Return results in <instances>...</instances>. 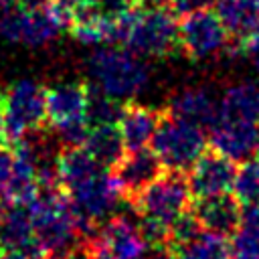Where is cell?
<instances>
[{
	"mask_svg": "<svg viewBox=\"0 0 259 259\" xmlns=\"http://www.w3.org/2000/svg\"><path fill=\"white\" fill-rule=\"evenodd\" d=\"M136 4L138 0H87V10L109 20H119L134 12Z\"/></svg>",
	"mask_w": 259,
	"mask_h": 259,
	"instance_id": "cell-25",
	"label": "cell"
},
{
	"mask_svg": "<svg viewBox=\"0 0 259 259\" xmlns=\"http://www.w3.org/2000/svg\"><path fill=\"white\" fill-rule=\"evenodd\" d=\"M210 144L235 162L249 160L259 154V123L219 117L210 125Z\"/></svg>",
	"mask_w": 259,
	"mask_h": 259,
	"instance_id": "cell-12",
	"label": "cell"
},
{
	"mask_svg": "<svg viewBox=\"0 0 259 259\" xmlns=\"http://www.w3.org/2000/svg\"><path fill=\"white\" fill-rule=\"evenodd\" d=\"M227 28L217 12H194L180 22V47L188 59H206L227 47Z\"/></svg>",
	"mask_w": 259,
	"mask_h": 259,
	"instance_id": "cell-8",
	"label": "cell"
},
{
	"mask_svg": "<svg viewBox=\"0 0 259 259\" xmlns=\"http://www.w3.org/2000/svg\"><path fill=\"white\" fill-rule=\"evenodd\" d=\"M253 2H255V4H257V6H259V0H253Z\"/></svg>",
	"mask_w": 259,
	"mask_h": 259,
	"instance_id": "cell-35",
	"label": "cell"
},
{
	"mask_svg": "<svg viewBox=\"0 0 259 259\" xmlns=\"http://www.w3.org/2000/svg\"><path fill=\"white\" fill-rule=\"evenodd\" d=\"M219 117L259 123V85L245 81L227 87L219 99Z\"/></svg>",
	"mask_w": 259,
	"mask_h": 259,
	"instance_id": "cell-17",
	"label": "cell"
},
{
	"mask_svg": "<svg viewBox=\"0 0 259 259\" xmlns=\"http://www.w3.org/2000/svg\"><path fill=\"white\" fill-rule=\"evenodd\" d=\"M172 253H176V259H231V245L227 243V237L202 231Z\"/></svg>",
	"mask_w": 259,
	"mask_h": 259,
	"instance_id": "cell-21",
	"label": "cell"
},
{
	"mask_svg": "<svg viewBox=\"0 0 259 259\" xmlns=\"http://www.w3.org/2000/svg\"><path fill=\"white\" fill-rule=\"evenodd\" d=\"M14 4V0H0V6H10Z\"/></svg>",
	"mask_w": 259,
	"mask_h": 259,
	"instance_id": "cell-33",
	"label": "cell"
},
{
	"mask_svg": "<svg viewBox=\"0 0 259 259\" xmlns=\"http://www.w3.org/2000/svg\"><path fill=\"white\" fill-rule=\"evenodd\" d=\"M0 259H30L24 251H18V249H4L0 253Z\"/></svg>",
	"mask_w": 259,
	"mask_h": 259,
	"instance_id": "cell-30",
	"label": "cell"
},
{
	"mask_svg": "<svg viewBox=\"0 0 259 259\" xmlns=\"http://www.w3.org/2000/svg\"><path fill=\"white\" fill-rule=\"evenodd\" d=\"M164 174V166L154 150H132L113 166V178L127 200H134L144 188Z\"/></svg>",
	"mask_w": 259,
	"mask_h": 259,
	"instance_id": "cell-11",
	"label": "cell"
},
{
	"mask_svg": "<svg viewBox=\"0 0 259 259\" xmlns=\"http://www.w3.org/2000/svg\"><path fill=\"white\" fill-rule=\"evenodd\" d=\"M206 138L200 125L190 123L164 111L158 130L152 138V150L160 158L162 166L172 172L190 170V166L204 154Z\"/></svg>",
	"mask_w": 259,
	"mask_h": 259,
	"instance_id": "cell-5",
	"label": "cell"
},
{
	"mask_svg": "<svg viewBox=\"0 0 259 259\" xmlns=\"http://www.w3.org/2000/svg\"><path fill=\"white\" fill-rule=\"evenodd\" d=\"M164 111L166 109H154V107L132 105V103L123 105L117 127H119V134L123 138V146L127 152L142 150L152 142Z\"/></svg>",
	"mask_w": 259,
	"mask_h": 259,
	"instance_id": "cell-15",
	"label": "cell"
},
{
	"mask_svg": "<svg viewBox=\"0 0 259 259\" xmlns=\"http://www.w3.org/2000/svg\"><path fill=\"white\" fill-rule=\"evenodd\" d=\"M83 247L91 259H142L148 243L140 223L127 214H113L85 237Z\"/></svg>",
	"mask_w": 259,
	"mask_h": 259,
	"instance_id": "cell-7",
	"label": "cell"
},
{
	"mask_svg": "<svg viewBox=\"0 0 259 259\" xmlns=\"http://www.w3.org/2000/svg\"><path fill=\"white\" fill-rule=\"evenodd\" d=\"M123 42L140 57H166L180 45V24L164 6L136 8L123 16Z\"/></svg>",
	"mask_w": 259,
	"mask_h": 259,
	"instance_id": "cell-3",
	"label": "cell"
},
{
	"mask_svg": "<svg viewBox=\"0 0 259 259\" xmlns=\"http://www.w3.org/2000/svg\"><path fill=\"white\" fill-rule=\"evenodd\" d=\"M190 200L192 192L188 178H184L182 172L168 170V174L164 172L130 202L136 206L138 217L170 227L182 212L188 210Z\"/></svg>",
	"mask_w": 259,
	"mask_h": 259,
	"instance_id": "cell-6",
	"label": "cell"
},
{
	"mask_svg": "<svg viewBox=\"0 0 259 259\" xmlns=\"http://www.w3.org/2000/svg\"><path fill=\"white\" fill-rule=\"evenodd\" d=\"M12 170H14V152L4 142H0V200H4Z\"/></svg>",
	"mask_w": 259,
	"mask_h": 259,
	"instance_id": "cell-26",
	"label": "cell"
},
{
	"mask_svg": "<svg viewBox=\"0 0 259 259\" xmlns=\"http://www.w3.org/2000/svg\"><path fill=\"white\" fill-rule=\"evenodd\" d=\"M123 105L121 101L105 95L97 87L89 85V105H87V121L89 125H111L121 117Z\"/></svg>",
	"mask_w": 259,
	"mask_h": 259,
	"instance_id": "cell-22",
	"label": "cell"
},
{
	"mask_svg": "<svg viewBox=\"0 0 259 259\" xmlns=\"http://www.w3.org/2000/svg\"><path fill=\"white\" fill-rule=\"evenodd\" d=\"M142 259H176V255H172V253L164 251V247H160V249H156V253H152L148 257H142Z\"/></svg>",
	"mask_w": 259,
	"mask_h": 259,
	"instance_id": "cell-31",
	"label": "cell"
},
{
	"mask_svg": "<svg viewBox=\"0 0 259 259\" xmlns=\"http://www.w3.org/2000/svg\"><path fill=\"white\" fill-rule=\"evenodd\" d=\"M45 259H91L89 253L85 251V247H73L67 251H59V253H51Z\"/></svg>",
	"mask_w": 259,
	"mask_h": 259,
	"instance_id": "cell-28",
	"label": "cell"
},
{
	"mask_svg": "<svg viewBox=\"0 0 259 259\" xmlns=\"http://www.w3.org/2000/svg\"><path fill=\"white\" fill-rule=\"evenodd\" d=\"M168 111L196 125H212L219 119V99L204 87H184L170 97Z\"/></svg>",
	"mask_w": 259,
	"mask_h": 259,
	"instance_id": "cell-14",
	"label": "cell"
},
{
	"mask_svg": "<svg viewBox=\"0 0 259 259\" xmlns=\"http://www.w3.org/2000/svg\"><path fill=\"white\" fill-rule=\"evenodd\" d=\"M140 2H144V4H148V6H166V4H170L172 0H140Z\"/></svg>",
	"mask_w": 259,
	"mask_h": 259,
	"instance_id": "cell-32",
	"label": "cell"
},
{
	"mask_svg": "<svg viewBox=\"0 0 259 259\" xmlns=\"http://www.w3.org/2000/svg\"><path fill=\"white\" fill-rule=\"evenodd\" d=\"M83 148L93 156V160L103 168H113L123 156V138L117 123L111 125H89Z\"/></svg>",
	"mask_w": 259,
	"mask_h": 259,
	"instance_id": "cell-18",
	"label": "cell"
},
{
	"mask_svg": "<svg viewBox=\"0 0 259 259\" xmlns=\"http://www.w3.org/2000/svg\"><path fill=\"white\" fill-rule=\"evenodd\" d=\"M257 156H259V154H257Z\"/></svg>",
	"mask_w": 259,
	"mask_h": 259,
	"instance_id": "cell-37",
	"label": "cell"
},
{
	"mask_svg": "<svg viewBox=\"0 0 259 259\" xmlns=\"http://www.w3.org/2000/svg\"><path fill=\"white\" fill-rule=\"evenodd\" d=\"M87 73L93 87L121 103L132 99L148 81V67L140 55L115 47L97 49L87 61Z\"/></svg>",
	"mask_w": 259,
	"mask_h": 259,
	"instance_id": "cell-2",
	"label": "cell"
},
{
	"mask_svg": "<svg viewBox=\"0 0 259 259\" xmlns=\"http://www.w3.org/2000/svg\"><path fill=\"white\" fill-rule=\"evenodd\" d=\"M231 237V259H259V204L243 206L241 225Z\"/></svg>",
	"mask_w": 259,
	"mask_h": 259,
	"instance_id": "cell-20",
	"label": "cell"
},
{
	"mask_svg": "<svg viewBox=\"0 0 259 259\" xmlns=\"http://www.w3.org/2000/svg\"><path fill=\"white\" fill-rule=\"evenodd\" d=\"M241 210L243 208L239 206V200L229 192H225V194L198 198L192 212L196 214L204 231L229 237L241 225Z\"/></svg>",
	"mask_w": 259,
	"mask_h": 259,
	"instance_id": "cell-13",
	"label": "cell"
},
{
	"mask_svg": "<svg viewBox=\"0 0 259 259\" xmlns=\"http://www.w3.org/2000/svg\"><path fill=\"white\" fill-rule=\"evenodd\" d=\"M6 144H18L47 121V89L34 79H18L2 91Z\"/></svg>",
	"mask_w": 259,
	"mask_h": 259,
	"instance_id": "cell-4",
	"label": "cell"
},
{
	"mask_svg": "<svg viewBox=\"0 0 259 259\" xmlns=\"http://www.w3.org/2000/svg\"><path fill=\"white\" fill-rule=\"evenodd\" d=\"M14 4H18L24 10H38V8H45L47 4H51V0H14Z\"/></svg>",
	"mask_w": 259,
	"mask_h": 259,
	"instance_id": "cell-29",
	"label": "cell"
},
{
	"mask_svg": "<svg viewBox=\"0 0 259 259\" xmlns=\"http://www.w3.org/2000/svg\"><path fill=\"white\" fill-rule=\"evenodd\" d=\"M217 16L237 38L259 28V6L253 0H217Z\"/></svg>",
	"mask_w": 259,
	"mask_h": 259,
	"instance_id": "cell-19",
	"label": "cell"
},
{
	"mask_svg": "<svg viewBox=\"0 0 259 259\" xmlns=\"http://www.w3.org/2000/svg\"><path fill=\"white\" fill-rule=\"evenodd\" d=\"M57 166H59V188L65 194L83 186L87 180H91L103 170V166H99L83 146L63 148L59 152Z\"/></svg>",
	"mask_w": 259,
	"mask_h": 259,
	"instance_id": "cell-16",
	"label": "cell"
},
{
	"mask_svg": "<svg viewBox=\"0 0 259 259\" xmlns=\"http://www.w3.org/2000/svg\"><path fill=\"white\" fill-rule=\"evenodd\" d=\"M233 192L243 204H259V156L255 160H247L237 170Z\"/></svg>",
	"mask_w": 259,
	"mask_h": 259,
	"instance_id": "cell-23",
	"label": "cell"
},
{
	"mask_svg": "<svg viewBox=\"0 0 259 259\" xmlns=\"http://www.w3.org/2000/svg\"><path fill=\"white\" fill-rule=\"evenodd\" d=\"M89 105V85L83 81H65L47 89V121L55 130L85 125Z\"/></svg>",
	"mask_w": 259,
	"mask_h": 259,
	"instance_id": "cell-9",
	"label": "cell"
},
{
	"mask_svg": "<svg viewBox=\"0 0 259 259\" xmlns=\"http://www.w3.org/2000/svg\"><path fill=\"white\" fill-rule=\"evenodd\" d=\"M202 225L198 223L196 214L194 212H182L172 225H170V241H168V247L170 251H176L178 247L190 243L194 237H198L202 233Z\"/></svg>",
	"mask_w": 259,
	"mask_h": 259,
	"instance_id": "cell-24",
	"label": "cell"
},
{
	"mask_svg": "<svg viewBox=\"0 0 259 259\" xmlns=\"http://www.w3.org/2000/svg\"><path fill=\"white\" fill-rule=\"evenodd\" d=\"M237 176L235 160L227 158L225 154L212 150L204 152L188 170V186L192 196L204 198L214 194H225L233 188Z\"/></svg>",
	"mask_w": 259,
	"mask_h": 259,
	"instance_id": "cell-10",
	"label": "cell"
},
{
	"mask_svg": "<svg viewBox=\"0 0 259 259\" xmlns=\"http://www.w3.org/2000/svg\"><path fill=\"white\" fill-rule=\"evenodd\" d=\"M172 4H174L176 14L188 16V14H194V12L208 10L210 6L217 4V0H172Z\"/></svg>",
	"mask_w": 259,
	"mask_h": 259,
	"instance_id": "cell-27",
	"label": "cell"
},
{
	"mask_svg": "<svg viewBox=\"0 0 259 259\" xmlns=\"http://www.w3.org/2000/svg\"><path fill=\"white\" fill-rule=\"evenodd\" d=\"M253 59V65L257 67V71H259V55H255V57H251Z\"/></svg>",
	"mask_w": 259,
	"mask_h": 259,
	"instance_id": "cell-34",
	"label": "cell"
},
{
	"mask_svg": "<svg viewBox=\"0 0 259 259\" xmlns=\"http://www.w3.org/2000/svg\"><path fill=\"white\" fill-rule=\"evenodd\" d=\"M34 239L47 255L73 249L81 237L75 210L65 192L57 188H40L32 200L26 202Z\"/></svg>",
	"mask_w": 259,
	"mask_h": 259,
	"instance_id": "cell-1",
	"label": "cell"
},
{
	"mask_svg": "<svg viewBox=\"0 0 259 259\" xmlns=\"http://www.w3.org/2000/svg\"><path fill=\"white\" fill-rule=\"evenodd\" d=\"M2 251H4V249H0V253H2Z\"/></svg>",
	"mask_w": 259,
	"mask_h": 259,
	"instance_id": "cell-36",
	"label": "cell"
}]
</instances>
